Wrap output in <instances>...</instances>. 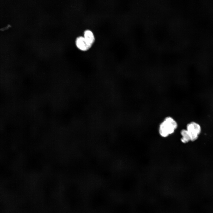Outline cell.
<instances>
[{
  "label": "cell",
  "mask_w": 213,
  "mask_h": 213,
  "mask_svg": "<svg viewBox=\"0 0 213 213\" xmlns=\"http://www.w3.org/2000/svg\"><path fill=\"white\" fill-rule=\"evenodd\" d=\"M178 126V123L175 120L170 116H168L159 125V133L162 137H166L173 133Z\"/></svg>",
  "instance_id": "obj_1"
},
{
  "label": "cell",
  "mask_w": 213,
  "mask_h": 213,
  "mask_svg": "<svg viewBox=\"0 0 213 213\" xmlns=\"http://www.w3.org/2000/svg\"><path fill=\"white\" fill-rule=\"evenodd\" d=\"M190 137L191 141L196 140L201 132V127L198 123L192 122L188 123L186 126V129Z\"/></svg>",
  "instance_id": "obj_2"
},
{
  "label": "cell",
  "mask_w": 213,
  "mask_h": 213,
  "mask_svg": "<svg viewBox=\"0 0 213 213\" xmlns=\"http://www.w3.org/2000/svg\"><path fill=\"white\" fill-rule=\"evenodd\" d=\"M75 42L77 47L83 51L88 50L92 46L87 42L84 36H80L77 37Z\"/></svg>",
  "instance_id": "obj_3"
},
{
  "label": "cell",
  "mask_w": 213,
  "mask_h": 213,
  "mask_svg": "<svg viewBox=\"0 0 213 213\" xmlns=\"http://www.w3.org/2000/svg\"><path fill=\"white\" fill-rule=\"evenodd\" d=\"M84 37L87 42L92 45L95 40L93 33L90 30H86L84 32Z\"/></svg>",
  "instance_id": "obj_4"
},
{
  "label": "cell",
  "mask_w": 213,
  "mask_h": 213,
  "mask_svg": "<svg viewBox=\"0 0 213 213\" xmlns=\"http://www.w3.org/2000/svg\"><path fill=\"white\" fill-rule=\"evenodd\" d=\"M182 137L181 139V142L184 143L191 141L190 135L186 129H183L180 132Z\"/></svg>",
  "instance_id": "obj_5"
}]
</instances>
